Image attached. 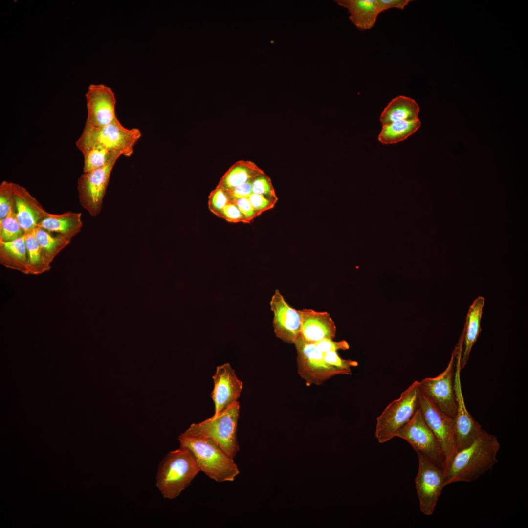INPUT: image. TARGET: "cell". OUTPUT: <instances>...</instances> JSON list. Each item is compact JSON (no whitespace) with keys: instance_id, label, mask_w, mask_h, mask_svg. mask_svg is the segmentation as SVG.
I'll use <instances>...</instances> for the list:
<instances>
[{"instance_id":"cell-1","label":"cell","mask_w":528,"mask_h":528,"mask_svg":"<svg viewBox=\"0 0 528 528\" xmlns=\"http://www.w3.org/2000/svg\"><path fill=\"white\" fill-rule=\"evenodd\" d=\"M500 448L497 438L483 429L469 446L455 454L444 472L445 486L479 478L498 462Z\"/></svg>"},{"instance_id":"cell-2","label":"cell","mask_w":528,"mask_h":528,"mask_svg":"<svg viewBox=\"0 0 528 528\" xmlns=\"http://www.w3.org/2000/svg\"><path fill=\"white\" fill-rule=\"evenodd\" d=\"M200 471L191 451L183 447L170 451L160 462L156 486L165 498L173 499Z\"/></svg>"},{"instance_id":"cell-3","label":"cell","mask_w":528,"mask_h":528,"mask_svg":"<svg viewBox=\"0 0 528 528\" xmlns=\"http://www.w3.org/2000/svg\"><path fill=\"white\" fill-rule=\"evenodd\" d=\"M180 446L192 453L200 470L217 482L233 481L239 474L234 459L211 440L179 435Z\"/></svg>"},{"instance_id":"cell-4","label":"cell","mask_w":528,"mask_h":528,"mask_svg":"<svg viewBox=\"0 0 528 528\" xmlns=\"http://www.w3.org/2000/svg\"><path fill=\"white\" fill-rule=\"evenodd\" d=\"M240 404L237 401L215 417L191 424L180 435L211 440L234 459L240 450L237 437Z\"/></svg>"},{"instance_id":"cell-5","label":"cell","mask_w":528,"mask_h":528,"mask_svg":"<svg viewBox=\"0 0 528 528\" xmlns=\"http://www.w3.org/2000/svg\"><path fill=\"white\" fill-rule=\"evenodd\" d=\"M141 136L137 128L127 129L122 125L116 117L107 125L95 127L86 123L82 133L76 142L82 150L93 146H100L109 151L118 152L122 155L131 156L133 147Z\"/></svg>"},{"instance_id":"cell-6","label":"cell","mask_w":528,"mask_h":528,"mask_svg":"<svg viewBox=\"0 0 528 528\" xmlns=\"http://www.w3.org/2000/svg\"><path fill=\"white\" fill-rule=\"evenodd\" d=\"M419 393V381L416 380L377 417L375 437L378 442L384 443L396 437L418 408Z\"/></svg>"},{"instance_id":"cell-7","label":"cell","mask_w":528,"mask_h":528,"mask_svg":"<svg viewBox=\"0 0 528 528\" xmlns=\"http://www.w3.org/2000/svg\"><path fill=\"white\" fill-rule=\"evenodd\" d=\"M396 437L405 440L417 453H421L444 470L445 461L443 452L419 408L409 421L399 430Z\"/></svg>"},{"instance_id":"cell-8","label":"cell","mask_w":528,"mask_h":528,"mask_svg":"<svg viewBox=\"0 0 528 528\" xmlns=\"http://www.w3.org/2000/svg\"><path fill=\"white\" fill-rule=\"evenodd\" d=\"M121 155L120 152H114L105 166L84 173L78 180L80 203L92 216H95L101 212L111 172Z\"/></svg>"},{"instance_id":"cell-9","label":"cell","mask_w":528,"mask_h":528,"mask_svg":"<svg viewBox=\"0 0 528 528\" xmlns=\"http://www.w3.org/2000/svg\"><path fill=\"white\" fill-rule=\"evenodd\" d=\"M418 468L415 479L416 489L421 512L432 515L445 486L443 470L420 453H417Z\"/></svg>"},{"instance_id":"cell-10","label":"cell","mask_w":528,"mask_h":528,"mask_svg":"<svg viewBox=\"0 0 528 528\" xmlns=\"http://www.w3.org/2000/svg\"><path fill=\"white\" fill-rule=\"evenodd\" d=\"M454 368L455 356L452 352L445 370L436 377H427L419 381V388L438 409L455 418L457 402L454 387Z\"/></svg>"},{"instance_id":"cell-11","label":"cell","mask_w":528,"mask_h":528,"mask_svg":"<svg viewBox=\"0 0 528 528\" xmlns=\"http://www.w3.org/2000/svg\"><path fill=\"white\" fill-rule=\"evenodd\" d=\"M418 408L443 452L445 461L444 472L456 453L455 418L438 409L420 391Z\"/></svg>"},{"instance_id":"cell-12","label":"cell","mask_w":528,"mask_h":528,"mask_svg":"<svg viewBox=\"0 0 528 528\" xmlns=\"http://www.w3.org/2000/svg\"><path fill=\"white\" fill-rule=\"evenodd\" d=\"M294 344L298 373L308 385H320L334 375L344 374L325 361L323 353L315 344L306 342L300 337Z\"/></svg>"},{"instance_id":"cell-13","label":"cell","mask_w":528,"mask_h":528,"mask_svg":"<svg viewBox=\"0 0 528 528\" xmlns=\"http://www.w3.org/2000/svg\"><path fill=\"white\" fill-rule=\"evenodd\" d=\"M455 371L454 387L457 402L455 420V435L456 452L469 446L483 431L480 424L477 422L466 409L463 396L461 378L460 360L461 351L454 349Z\"/></svg>"},{"instance_id":"cell-14","label":"cell","mask_w":528,"mask_h":528,"mask_svg":"<svg viewBox=\"0 0 528 528\" xmlns=\"http://www.w3.org/2000/svg\"><path fill=\"white\" fill-rule=\"evenodd\" d=\"M273 313V326L276 337L288 344H295L300 337L302 324L299 310L291 307L278 289L270 302Z\"/></svg>"},{"instance_id":"cell-15","label":"cell","mask_w":528,"mask_h":528,"mask_svg":"<svg viewBox=\"0 0 528 528\" xmlns=\"http://www.w3.org/2000/svg\"><path fill=\"white\" fill-rule=\"evenodd\" d=\"M85 97L88 110L86 123L100 127L109 124L117 117L115 95L110 87L104 84H90Z\"/></svg>"},{"instance_id":"cell-16","label":"cell","mask_w":528,"mask_h":528,"mask_svg":"<svg viewBox=\"0 0 528 528\" xmlns=\"http://www.w3.org/2000/svg\"><path fill=\"white\" fill-rule=\"evenodd\" d=\"M214 388L211 396L214 403L215 417L238 401L243 388L229 363L218 366L212 376Z\"/></svg>"},{"instance_id":"cell-17","label":"cell","mask_w":528,"mask_h":528,"mask_svg":"<svg viewBox=\"0 0 528 528\" xmlns=\"http://www.w3.org/2000/svg\"><path fill=\"white\" fill-rule=\"evenodd\" d=\"M13 188L17 220L25 234L31 233L48 213L23 186L14 183Z\"/></svg>"},{"instance_id":"cell-18","label":"cell","mask_w":528,"mask_h":528,"mask_svg":"<svg viewBox=\"0 0 528 528\" xmlns=\"http://www.w3.org/2000/svg\"><path fill=\"white\" fill-rule=\"evenodd\" d=\"M299 311L302 319L300 337L303 341L314 344L323 339L334 338L336 328L328 312L311 309Z\"/></svg>"},{"instance_id":"cell-19","label":"cell","mask_w":528,"mask_h":528,"mask_svg":"<svg viewBox=\"0 0 528 528\" xmlns=\"http://www.w3.org/2000/svg\"><path fill=\"white\" fill-rule=\"evenodd\" d=\"M484 302L483 297L479 296L471 305L467 313L463 331L460 337L461 340V370L466 365L472 348L481 331V320Z\"/></svg>"},{"instance_id":"cell-20","label":"cell","mask_w":528,"mask_h":528,"mask_svg":"<svg viewBox=\"0 0 528 528\" xmlns=\"http://www.w3.org/2000/svg\"><path fill=\"white\" fill-rule=\"evenodd\" d=\"M335 1L348 10L350 20L361 30L373 28L380 14L377 0H337Z\"/></svg>"},{"instance_id":"cell-21","label":"cell","mask_w":528,"mask_h":528,"mask_svg":"<svg viewBox=\"0 0 528 528\" xmlns=\"http://www.w3.org/2000/svg\"><path fill=\"white\" fill-rule=\"evenodd\" d=\"M420 111L417 103L409 97L400 95L393 99L384 108L380 121L382 126L399 121L418 119Z\"/></svg>"},{"instance_id":"cell-22","label":"cell","mask_w":528,"mask_h":528,"mask_svg":"<svg viewBox=\"0 0 528 528\" xmlns=\"http://www.w3.org/2000/svg\"><path fill=\"white\" fill-rule=\"evenodd\" d=\"M0 262L7 268L30 274L25 234L12 241L0 242Z\"/></svg>"},{"instance_id":"cell-23","label":"cell","mask_w":528,"mask_h":528,"mask_svg":"<svg viewBox=\"0 0 528 528\" xmlns=\"http://www.w3.org/2000/svg\"><path fill=\"white\" fill-rule=\"evenodd\" d=\"M82 214L67 212L61 214L49 213L39 224L37 227L43 228L49 232L73 238L79 233L82 227Z\"/></svg>"},{"instance_id":"cell-24","label":"cell","mask_w":528,"mask_h":528,"mask_svg":"<svg viewBox=\"0 0 528 528\" xmlns=\"http://www.w3.org/2000/svg\"><path fill=\"white\" fill-rule=\"evenodd\" d=\"M265 173L255 163L239 160L232 165L220 178L218 185L229 190L253 180Z\"/></svg>"},{"instance_id":"cell-25","label":"cell","mask_w":528,"mask_h":528,"mask_svg":"<svg viewBox=\"0 0 528 528\" xmlns=\"http://www.w3.org/2000/svg\"><path fill=\"white\" fill-rule=\"evenodd\" d=\"M419 118L412 121H399L382 126L378 140L383 144H395L405 140L420 127Z\"/></svg>"},{"instance_id":"cell-26","label":"cell","mask_w":528,"mask_h":528,"mask_svg":"<svg viewBox=\"0 0 528 528\" xmlns=\"http://www.w3.org/2000/svg\"><path fill=\"white\" fill-rule=\"evenodd\" d=\"M35 237L47 262L50 264L55 256L70 242L71 237L58 234L52 235L40 227L34 231Z\"/></svg>"},{"instance_id":"cell-27","label":"cell","mask_w":528,"mask_h":528,"mask_svg":"<svg viewBox=\"0 0 528 528\" xmlns=\"http://www.w3.org/2000/svg\"><path fill=\"white\" fill-rule=\"evenodd\" d=\"M25 243L30 274H39L49 270L50 264L44 255L34 231L25 234Z\"/></svg>"},{"instance_id":"cell-28","label":"cell","mask_w":528,"mask_h":528,"mask_svg":"<svg viewBox=\"0 0 528 528\" xmlns=\"http://www.w3.org/2000/svg\"><path fill=\"white\" fill-rule=\"evenodd\" d=\"M84 156V173L101 168L109 161L113 154L100 146H93L81 151Z\"/></svg>"},{"instance_id":"cell-29","label":"cell","mask_w":528,"mask_h":528,"mask_svg":"<svg viewBox=\"0 0 528 528\" xmlns=\"http://www.w3.org/2000/svg\"><path fill=\"white\" fill-rule=\"evenodd\" d=\"M25 234L17 220L15 207H13L5 217L0 219V242L12 241Z\"/></svg>"},{"instance_id":"cell-30","label":"cell","mask_w":528,"mask_h":528,"mask_svg":"<svg viewBox=\"0 0 528 528\" xmlns=\"http://www.w3.org/2000/svg\"><path fill=\"white\" fill-rule=\"evenodd\" d=\"M14 183L3 181L0 185V219L5 217L15 207Z\"/></svg>"},{"instance_id":"cell-31","label":"cell","mask_w":528,"mask_h":528,"mask_svg":"<svg viewBox=\"0 0 528 528\" xmlns=\"http://www.w3.org/2000/svg\"><path fill=\"white\" fill-rule=\"evenodd\" d=\"M230 203V200L225 191L217 185L210 194L208 197V208L215 215L219 217L223 208Z\"/></svg>"},{"instance_id":"cell-32","label":"cell","mask_w":528,"mask_h":528,"mask_svg":"<svg viewBox=\"0 0 528 528\" xmlns=\"http://www.w3.org/2000/svg\"><path fill=\"white\" fill-rule=\"evenodd\" d=\"M325 361L331 366L342 371L344 374H351V367L358 365L355 361L341 358L336 351H329L323 353Z\"/></svg>"},{"instance_id":"cell-33","label":"cell","mask_w":528,"mask_h":528,"mask_svg":"<svg viewBox=\"0 0 528 528\" xmlns=\"http://www.w3.org/2000/svg\"><path fill=\"white\" fill-rule=\"evenodd\" d=\"M248 198L259 216L274 208L278 201L277 197H267L255 193H252Z\"/></svg>"},{"instance_id":"cell-34","label":"cell","mask_w":528,"mask_h":528,"mask_svg":"<svg viewBox=\"0 0 528 528\" xmlns=\"http://www.w3.org/2000/svg\"><path fill=\"white\" fill-rule=\"evenodd\" d=\"M252 188L253 193L277 197L271 180L265 174L256 177L252 180Z\"/></svg>"},{"instance_id":"cell-35","label":"cell","mask_w":528,"mask_h":528,"mask_svg":"<svg viewBox=\"0 0 528 528\" xmlns=\"http://www.w3.org/2000/svg\"><path fill=\"white\" fill-rule=\"evenodd\" d=\"M219 217L230 222L249 223L237 205L233 203L227 204L223 208Z\"/></svg>"},{"instance_id":"cell-36","label":"cell","mask_w":528,"mask_h":528,"mask_svg":"<svg viewBox=\"0 0 528 528\" xmlns=\"http://www.w3.org/2000/svg\"><path fill=\"white\" fill-rule=\"evenodd\" d=\"M318 349L323 353L329 351L337 352L339 350L349 349L348 343L344 340L334 341L333 339H325L314 343Z\"/></svg>"},{"instance_id":"cell-37","label":"cell","mask_w":528,"mask_h":528,"mask_svg":"<svg viewBox=\"0 0 528 528\" xmlns=\"http://www.w3.org/2000/svg\"><path fill=\"white\" fill-rule=\"evenodd\" d=\"M231 203H234L237 205L247 219L249 223H250L256 217L259 216L253 208L248 198L236 199L232 200Z\"/></svg>"},{"instance_id":"cell-38","label":"cell","mask_w":528,"mask_h":528,"mask_svg":"<svg viewBox=\"0 0 528 528\" xmlns=\"http://www.w3.org/2000/svg\"><path fill=\"white\" fill-rule=\"evenodd\" d=\"M252 181L229 190H225L231 202L235 199L248 198L252 193Z\"/></svg>"},{"instance_id":"cell-39","label":"cell","mask_w":528,"mask_h":528,"mask_svg":"<svg viewBox=\"0 0 528 528\" xmlns=\"http://www.w3.org/2000/svg\"><path fill=\"white\" fill-rule=\"evenodd\" d=\"M411 1V0H377L380 13L391 8L403 10Z\"/></svg>"}]
</instances>
